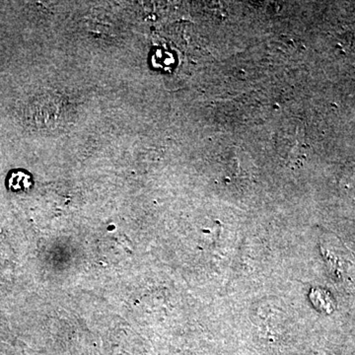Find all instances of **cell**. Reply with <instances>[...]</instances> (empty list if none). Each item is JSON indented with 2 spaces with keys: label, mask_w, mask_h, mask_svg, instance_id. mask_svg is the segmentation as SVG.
Wrapping results in <instances>:
<instances>
[{
  "label": "cell",
  "mask_w": 355,
  "mask_h": 355,
  "mask_svg": "<svg viewBox=\"0 0 355 355\" xmlns=\"http://www.w3.org/2000/svg\"><path fill=\"white\" fill-rule=\"evenodd\" d=\"M32 186V179L25 172L15 171L11 173L8 179V188L13 191L29 190Z\"/></svg>",
  "instance_id": "cell-1"
}]
</instances>
